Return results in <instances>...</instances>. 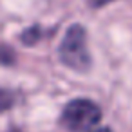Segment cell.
I'll use <instances>...</instances> for the list:
<instances>
[{
  "label": "cell",
  "mask_w": 132,
  "mask_h": 132,
  "mask_svg": "<svg viewBox=\"0 0 132 132\" xmlns=\"http://www.w3.org/2000/svg\"><path fill=\"white\" fill-rule=\"evenodd\" d=\"M58 58L63 65L72 71L85 72L90 69V53L87 47V31L83 26L74 24L67 29L63 40L58 47Z\"/></svg>",
  "instance_id": "obj_1"
},
{
  "label": "cell",
  "mask_w": 132,
  "mask_h": 132,
  "mask_svg": "<svg viewBox=\"0 0 132 132\" xmlns=\"http://www.w3.org/2000/svg\"><path fill=\"white\" fill-rule=\"evenodd\" d=\"M100 119H101L100 105L92 100L78 98V100H71L63 107L60 123L69 132H87L94 128L100 123Z\"/></svg>",
  "instance_id": "obj_2"
},
{
  "label": "cell",
  "mask_w": 132,
  "mask_h": 132,
  "mask_svg": "<svg viewBox=\"0 0 132 132\" xmlns=\"http://www.w3.org/2000/svg\"><path fill=\"white\" fill-rule=\"evenodd\" d=\"M44 33H45L44 27H40V26H33V27L26 29V31L20 35V40H22L24 44H27V45H35V44H38V42L42 40Z\"/></svg>",
  "instance_id": "obj_3"
},
{
  "label": "cell",
  "mask_w": 132,
  "mask_h": 132,
  "mask_svg": "<svg viewBox=\"0 0 132 132\" xmlns=\"http://www.w3.org/2000/svg\"><path fill=\"white\" fill-rule=\"evenodd\" d=\"M16 60L15 51L7 44H0V65H13Z\"/></svg>",
  "instance_id": "obj_4"
},
{
  "label": "cell",
  "mask_w": 132,
  "mask_h": 132,
  "mask_svg": "<svg viewBox=\"0 0 132 132\" xmlns=\"http://www.w3.org/2000/svg\"><path fill=\"white\" fill-rule=\"evenodd\" d=\"M15 105V92L7 89H0V112L9 110Z\"/></svg>",
  "instance_id": "obj_5"
},
{
  "label": "cell",
  "mask_w": 132,
  "mask_h": 132,
  "mask_svg": "<svg viewBox=\"0 0 132 132\" xmlns=\"http://www.w3.org/2000/svg\"><path fill=\"white\" fill-rule=\"evenodd\" d=\"M89 2V6L90 7H94V9H98V7H105L107 4H110L112 0H87Z\"/></svg>",
  "instance_id": "obj_6"
},
{
  "label": "cell",
  "mask_w": 132,
  "mask_h": 132,
  "mask_svg": "<svg viewBox=\"0 0 132 132\" xmlns=\"http://www.w3.org/2000/svg\"><path fill=\"white\" fill-rule=\"evenodd\" d=\"M92 132H112V130L107 128V127H101V128H96V130H92Z\"/></svg>",
  "instance_id": "obj_7"
}]
</instances>
